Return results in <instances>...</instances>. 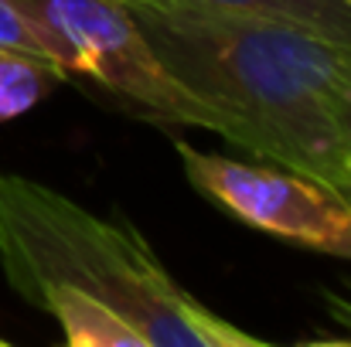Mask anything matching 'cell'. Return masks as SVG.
<instances>
[{
	"label": "cell",
	"instance_id": "6da1fadb",
	"mask_svg": "<svg viewBox=\"0 0 351 347\" xmlns=\"http://www.w3.org/2000/svg\"><path fill=\"white\" fill-rule=\"evenodd\" d=\"M157 58L245 133V153L345 184L351 48L307 27L195 0H130Z\"/></svg>",
	"mask_w": 351,
	"mask_h": 347
},
{
	"label": "cell",
	"instance_id": "7a4b0ae2",
	"mask_svg": "<svg viewBox=\"0 0 351 347\" xmlns=\"http://www.w3.org/2000/svg\"><path fill=\"white\" fill-rule=\"evenodd\" d=\"M0 269L31 307L51 286L103 300L147 347H259L181 290L130 222L10 170H0Z\"/></svg>",
	"mask_w": 351,
	"mask_h": 347
},
{
	"label": "cell",
	"instance_id": "3957f363",
	"mask_svg": "<svg viewBox=\"0 0 351 347\" xmlns=\"http://www.w3.org/2000/svg\"><path fill=\"white\" fill-rule=\"evenodd\" d=\"M41 34L48 58L65 75H86L130 110L157 123L212 129L245 150V133L202 103L143 38L123 0H14Z\"/></svg>",
	"mask_w": 351,
	"mask_h": 347
},
{
	"label": "cell",
	"instance_id": "277c9868",
	"mask_svg": "<svg viewBox=\"0 0 351 347\" xmlns=\"http://www.w3.org/2000/svg\"><path fill=\"white\" fill-rule=\"evenodd\" d=\"M184 177L239 222L293 245L351 259V201L341 188L280 164H245L178 140Z\"/></svg>",
	"mask_w": 351,
	"mask_h": 347
},
{
	"label": "cell",
	"instance_id": "5b68a950",
	"mask_svg": "<svg viewBox=\"0 0 351 347\" xmlns=\"http://www.w3.org/2000/svg\"><path fill=\"white\" fill-rule=\"evenodd\" d=\"M34 307L58 320L69 347H147L117 310H110L103 300L89 293L51 286L34 300Z\"/></svg>",
	"mask_w": 351,
	"mask_h": 347
},
{
	"label": "cell",
	"instance_id": "8992f818",
	"mask_svg": "<svg viewBox=\"0 0 351 347\" xmlns=\"http://www.w3.org/2000/svg\"><path fill=\"white\" fill-rule=\"evenodd\" d=\"M195 3H208L232 14L287 21L351 48V0H195Z\"/></svg>",
	"mask_w": 351,
	"mask_h": 347
},
{
	"label": "cell",
	"instance_id": "52a82bcc",
	"mask_svg": "<svg viewBox=\"0 0 351 347\" xmlns=\"http://www.w3.org/2000/svg\"><path fill=\"white\" fill-rule=\"evenodd\" d=\"M69 79L55 62L0 48V123L27 113L55 82Z\"/></svg>",
	"mask_w": 351,
	"mask_h": 347
},
{
	"label": "cell",
	"instance_id": "ba28073f",
	"mask_svg": "<svg viewBox=\"0 0 351 347\" xmlns=\"http://www.w3.org/2000/svg\"><path fill=\"white\" fill-rule=\"evenodd\" d=\"M0 48L48 58V48H45L41 34L34 31V24L27 21V14H24L14 0H0ZM48 62H51V58H48Z\"/></svg>",
	"mask_w": 351,
	"mask_h": 347
},
{
	"label": "cell",
	"instance_id": "9c48e42d",
	"mask_svg": "<svg viewBox=\"0 0 351 347\" xmlns=\"http://www.w3.org/2000/svg\"><path fill=\"white\" fill-rule=\"evenodd\" d=\"M341 136H345V160H348V174H351V96L341 106Z\"/></svg>",
	"mask_w": 351,
	"mask_h": 347
},
{
	"label": "cell",
	"instance_id": "30bf717a",
	"mask_svg": "<svg viewBox=\"0 0 351 347\" xmlns=\"http://www.w3.org/2000/svg\"><path fill=\"white\" fill-rule=\"evenodd\" d=\"M338 188H341V194H345V198H348V201H351V177H348V181H345V184H338Z\"/></svg>",
	"mask_w": 351,
	"mask_h": 347
},
{
	"label": "cell",
	"instance_id": "8fae6325",
	"mask_svg": "<svg viewBox=\"0 0 351 347\" xmlns=\"http://www.w3.org/2000/svg\"><path fill=\"white\" fill-rule=\"evenodd\" d=\"M123 3H130V0H123Z\"/></svg>",
	"mask_w": 351,
	"mask_h": 347
}]
</instances>
